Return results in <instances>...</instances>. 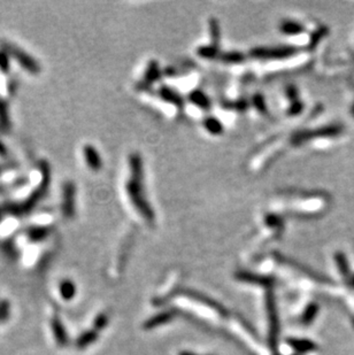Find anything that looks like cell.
Here are the masks:
<instances>
[{
    "label": "cell",
    "mask_w": 354,
    "mask_h": 355,
    "mask_svg": "<svg viewBox=\"0 0 354 355\" xmlns=\"http://www.w3.org/2000/svg\"><path fill=\"white\" fill-rule=\"evenodd\" d=\"M205 128L207 129L209 132H212L213 135H217V133L222 132V125H221V123L217 121V118H206Z\"/></svg>",
    "instance_id": "ba28073f"
},
{
    "label": "cell",
    "mask_w": 354,
    "mask_h": 355,
    "mask_svg": "<svg viewBox=\"0 0 354 355\" xmlns=\"http://www.w3.org/2000/svg\"><path fill=\"white\" fill-rule=\"evenodd\" d=\"M351 114H352L353 117H354V103H353V105H352V108H351Z\"/></svg>",
    "instance_id": "7c38bea8"
},
{
    "label": "cell",
    "mask_w": 354,
    "mask_h": 355,
    "mask_svg": "<svg viewBox=\"0 0 354 355\" xmlns=\"http://www.w3.org/2000/svg\"><path fill=\"white\" fill-rule=\"evenodd\" d=\"M282 30L285 34H290V35L299 34L303 31V27H301L299 23L293 22V21H286V22L283 23Z\"/></svg>",
    "instance_id": "9c48e42d"
},
{
    "label": "cell",
    "mask_w": 354,
    "mask_h": 355,
    "mask_svg": "<svg viewBox=\"0 0 354 355\" xmlns=\"http://www.w3.org/2000/svg\"><path fill=\"white\" fill-rule=\"evenodd\" d=\"M0 46L7 52L10 60H14L16 63H19L21 68H23L26 72L31 74V75H37V74L40 72L39 63L36 61V59L31 57L29 53H27L26 51L20 48L17 45L3 41Z\"/></svg>",
    "instance_id": "3957f363"
},
{
    "label": "cell",
    "mask_w": 354,
    "mask_h": 355,
    "mask_svg": "<svg viewBox=\"0 0 354 355\" xmlns=\"http://www.w3.org/2000/svg\"><path fill=\"white\" fill-rule=\"evenodd\" d=\"M76 212V185L71 179L65 181L61 186L60 213L66 219H71Z\"/></svg>",
    "instance_id": "277c9868"
},
{
    "label": "cell",
    "mask_w": 354,
    "mask_h": 355,
    "mask_svg": "<svg viewBox=\"0 0 354 355\" xmlns=\"http://www.w3.org/2000/svg\"><path fill=\"white\" fill-rule=\"evenodd\" d=\"M51 181V167L46 161L41 160L38 162L34 169L30 171L29 176L13 190L12 202L3 205L5 212L14 215L13 209L17 212H28L36 206V203L43 198L46 192Z\"/></svg>",
    "instance_id": "6da1fadb"
},
{
    "label": "cell",
    "mask_w": 354,
    "mask_h": 355,
    "mask_svg": "<svg viewBox=\"0 0 354 355\" xmlns=\"http://www.w3.org/2000/svg\"><path fill=\"white\" fill-rule=\"evenodd\" d=\"M6 156H7L6 147L1 142H0V159H3V158H6Z\"/></svg>",
    "instance_id": "8fae6325"
},
{
    "label": "cell",
    "mask_w": 354,
    "mask_h": 355,
    "mask_svg": "<svg viewBox=\"0 0 354 355\" xmlns=\"http://www.w3.org/2000/svg\"><path fill=\"white\" fill-rule=\"evenodd\" d=\"M129 171H130V176L125 184L128 199L130 200L131 205H134L135 209L139 214H142L147 221H152V208H150L145 195H144L145 192H144L143 185V164L138 154L134 153L129 157Z\"/></svg>",
    "instance_id": "7a4b0ae2"
},
{
    "label": "cell",
    "mask_w": 354,
    "mask_h": 355,
    "mask_svg": "<svg viewBox=\"0 0 354 355\" xmlns=\"http://www.w3.org/2000/svg\"><path fill=\"white\" fill-rule=\"evenodd\" d=\"M10 128V121H9V114H8V107L5 100L0 99V133L5 135L9 131Z\"/></svg>",
    "instance_id": "52a82bcc"
},
{
    "label": "cell",
    "mask_w": 354,
    "mask_h": 355,
    "mask_svg": "<svg viewBox=\"0 0 354 355\" xmlns=\"http://www.w3.org/2000/svg\"><path fill=\"white\" fill-rule=\"evenodd\" d=\"M192 99H194L195 103L198 105H204V106H206V104H207V98H206L204 94H201L200 92L196 93L195 97H192Z\"/></svg>",
    "instance_id": "30bf717a"
},
{
    "label": "cell",
    "mask_w": 354,
    "mask_h": 355,
    "mask_svg": "<svg viewBox=\"0 0 354 355\" xmlns=\"http://www.w3.org/2000/svg\"><path fill=\"white\" fill-rule=\"evenodd\" d=\"M294 50L289 47H279V48H259V50H254V57L258 58H284L287 55L293 53Z\"/></svg>",
    "instance_id": "8992f818"
},
{
    "label": "cell",
    "mask_w": 354,
    "mask_h": 355,
    "mask_svg": "<svg viewBox=\"0 0 354 355\" xmlns=\"http://www.w3.org/2000/svg\"><path fill=\"white\" fill-rule=\"evenodd\" d=\"M82 159L91 171H99L103 168V160L98 150L92 144H84L82 146Z\"/></svg>",
    "instance_id": "5b68a950"
},
{
    "label": "cell",
    "mask_w": 354,
    "mask_h": 355,
    "mask_svg": "<svg viewBox=\"0 0 354 355\" xmlns=\"http://www.w3.org/2000/svg\"><path fill=\"white\" fill-rule=\"evenodd\" d=\"M0 176H1V173H0Z\"/></svg>",
    "instance_id": "5bb4252c"
},
{
    "label": "cell",
    "mask_w": 354,
    "mask_h": 355,
    "mask_svg": "<svg viewBox=\"0 0 354 355\" xmlns=\"http://www.w3.org/2000/svg\"><path fill=\"white\" fill-rule=\"evenodd\" d=\"M181 355H195V354H191V353H182Z\"/></svg>",
    "instance_id": "4fadbf2b"
}]
</instances>
